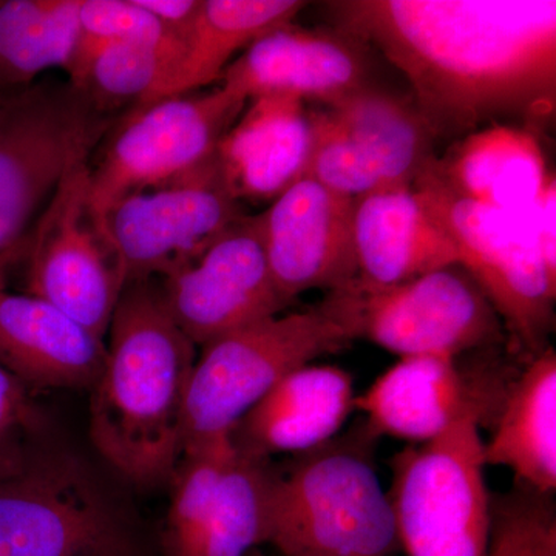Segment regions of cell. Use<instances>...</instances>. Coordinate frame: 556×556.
I'll return each mask as SVG.
<instances>
[{
  "instance_id": "6da1fadb",
  "label": "cell",
  "mask_w": 556,
  "mask_h": 556,
  "mask_svg": "<svg viewBox=\"0 0 556 556\" xmlns=\"http://www.w3.org/2000/svg\"><path fill=\"white\" fill-rule=\"evenodd\" d=\"M338 28L401 70L434 141L496 118L540 124L556 102L555 0H346Z\"/></svg>"
},
{
  "instance_id": "7a4b0ae2",
  "label": "cell",
  "mask_w": 556,
  "mask_h": 556,
  "mask_svg": "<svg viewBox=\"0 0 556 556\" xmlns=\"http://www.w3.org/2000/svg\"><path fill=\"white\" fill-rule=\"evenodd\" d=\"M108 332L91 386V442L131 484H170L195 345L172 318L156 278L124 288Z\"/></svg>"
},
{
  "instance_id": "3957f363",
  "label": "cell",
  "mask_w": 556,
  "mask_h": 556,
  "mask_svg": "<svg viewBox=\"0 0 556 556\" xmlns=\"http://www.w3.org/2000/svg\"><path fill=\"white\" fill-rule=\"evenodd\" d=\"M365 422L274 466L266 544L281 556H391L399 551L390 496Z\"/></svg>"
},
{
  "instance_id": "277c9868",
  "label": "cell",
  "mask_w": 556,
  "mask_h": 556,
  "mask_svg": "<svg viewBox=\"0 0 556 556\" xmlns=\"http://www.w3.org/2000/svg\"><path fill=\"white\" fill-rule=\"evenodd\" d=\"M0 556H148L134 518L72 453L31 447L0 467Z\"/></svg>"
},
{
  "instance_id": "5b68a950",
  "label": "cell",
  "mask_w": 556,
  "mask_h": 556,
  "mask_svg": "<svg viewBox=\"0 0 556 556\" xmlns=\"http://www.w3.org/2000/svg\"><path fill=\"white\" fill-rule=\"evenodd\" d=\"M354 340L331 294L311 308L277 314L212 340L190 375L182 453L229 437L241 417L289 372Z\"/></svg>"
},
{
  "instance_id": "8992f818",
  "label": "cell",
  "mask_w": 556,
  "mask_h": 556,
  "mask_svg": "<svg viewBox=\"0 0 556 556\" xmlns=\"http://www.w3.org/2000/svg\"><path fill=\"white\" fill-rule=\"evenodd\" d=\"M73 84L46 80L0 98V288L61 179L109 129Z\"/></svg>"
},
{
  "instance_id": "52a82bcc",
  "label": "cell",
  "mask_w": 556,
  "mask_h": 556,
  "mask_svg": "<svg viewBox=\"0 0 556 556\" xmlns=\"http://www.w3.org/2000/svg\"><path fill=\"white\" fill-rule=\"evenodd\" d=\"M413 189L455 244L457 265L495 308L508 351L527 364L551 346L556 268L544 257L527 212L515 214L463 199L427 169Z\"/></svg>"
},
{
  "instance_id": "ba28073f",
  "label": "cell",
  "mask_w": 556,
  "mask_h": 556,
  "mask_svg": "<svg viewBox=\"0 0 556 556\" xmlns=\"http://www.w3.org/2000/svg\"><path fill=\"white\" fill-rule=\"evenodd\" d=\"M399 548L407 556H486L492 493L485 484L484 439L460 424L426 444L407 445L391 460Z\"/></svg>"
},
{
  "instance_id": "9c48e42d",
  "label": "cell",
  "mask_w": 556,
  "mask_h": 556,
  "mask_svg": "<svg viewBox=\"0 0 556 556\" xmlns=\"http://www.w3.org/2000/svg\"><path fill=\"white\" fill-rule=\"evenodd\" d=\"M507 346L463 356L399 357L364 391L356 409L376 438L426 444L460 424L492 431L525 368Z\"/></svg>"
},
{
  "instance_id": "30bf717a",
  "label": "cell",
  "mask_w": 556,
  "mask_h": 556,
  "mask_svg": "<svg viewBox=\"0 0 556 556\" xmlns=\"http://www.w3.org/2000/svg\"><path fill=\"white\" fill-rule=\"evenodd\" d=\"M25 294L46 300L105 340L126 288L115 243L90 195L89 159L76 161L33 225Z\"/></svg>"
},
{
  "instance_id": "8fae6325",
  "label": "cell",
  "mask_w": 556,
  "mask_h": 556,
  "mask_svg": "<svg viewBox=\"0 0 556 556\" xmlns=\"http://www.w3.org/2000/svg\"><path fill=\"white\" fill-rule=\"evenodd\" d=\"M357 339L399 357L463 356L508 348L503 321L463 266L433 270L396 287L356 281L329 292Z\"/></svg>"
},
{
  "instance_id": "7c38bea8",
  "label": "cell",
  "mask_w": 556,
  "mask_h": 556,
  "mask_svg": "<svg viewBox=\"0 0 556 556\" xmlns=\"http://www.w3.org/2000/svg\"><path fill=\"white\" fill-rule=\"evenodd\" d=\"M248 101L218 87L131 109L90 166V195L102 218L124 197L166 185L208 163Z\"/></svg>"
},
{
  "instance_id": "4fadbf2b",
  "label": "cell",
  "mask_w": 556,
  "mask_h": 556,
  "mask_svg": "<svg viewBox=\"0 0 556 556\" xmlns=\"http://www.w3.org/2000/svg\"><path fill=\"white\" fill-rule=\"evenodd\" d=\"M241 215L214 156L166 185L124 197L104 219L127 287L193 262Z\"/></svg>"
},
{
  "instance_id": "5bb4252c",
  "label": "cell",
  "mask_w": 556,
  "mask_h": 556,
  "mask_svg": "<svg viewBox=\"0 0 556 556\" xmlns=\"http://www.w3.org/2000/svg\"><path fill=\"white\" fill-rule=\"evenodd\" d=\"M159 285L172 318L195 346L292 305L270 273L258 215H241L200 257Z\"/></svg>"
},
{
  "instance_id": "9a60e30c",
  "label": "cell",
  "mask_w": 556,
  "mask_h": 556,
  "mask_svg": "<svg viewBox=\"0 0 556 556\" xmlns=\"http://www.w3.org/2000/svg\"><path fill=\"white\" fill-rule=\"evenodd\" d=\"M369 46L340 28H273L230 62L222 86L251 101L298 98L329 105L369 89Z\"/></svg>"
},
{
  "instance_id": "2e32d148",
  "label": "cell",
  "mask_w": 556,
  "mask_h": 556,
  "mask_svg": "<svg viewBox=\"0 0 556 556\" xmlns=\"http://www.w3.org/2000/svg\"><path fill=\"white\" fill-rule=\"evenodd\" d=\"M354 201L303 177L258 215L270 273L294 303L303 292L350 287L357 280Z\"/></svg>"
},
{
  "instance_id": "e0dca14e",
  "label": "cell",
  "mask_w": 556,
  "mask_h": 556,
  "mask_svg": "<svg viewBox=\"0 0 556 556\" xmlns=\"http://www.w3.org/2000/svg\"><path fill=\"white\" fill-rule=\"evenodd\" d=\"M356 388L346 369L309 364L289 372L241 417L229 433L232 448L252 459L302 455L327 444L356 412Z\"/></svg>"
},
{
  "instance_id": "ac0fdd59",
  "label": "cell",
  "mask_w": 556,
  "mask_h": 556,
  "mask_svg": "<svg viewBox=\"0 0 556 556\" xmlns=\"http://www.w3.org/2000/svg\"><path fill=\"white\" fill-rule=\"evenodd\" d=\"M313 148L314 121L306 102L260 97L248 101L215 156L237 200L273 203L306 177Z\"/></svg>"
},
{
  "instance_id": "d6986e66",
  "label": "cell",
  "mask_w": 556,
  "mask_h": 556,
  "mask_svg": "<svg viewBox=\"0 0 556 556\" xmlns=\"http://www.w3.org/2000/svg\"><path fill=\"white\" fill-rule=\"evenodd\" d=\"M356 285L380 289L457 265L455 244L413 186L354 201Z\"/></svg>"
},
{
  "instance_id": "ffe728a7",
  "label": "cell",
  "mask_w": 556,
  "mask_h": 556,
  "mask_svg": "<svg viewBox=\"0 0 556 556\" xmlns=\"http://www.w3.org/2000/svg\"><path fill=\"white\" fill-rule=\"evenodd\" d=\"M104 342L46 300L0 288V367L25 387L91 388Z\"/></svg>"
},
{
  "instance_id": "44dd1931",
  "label": "cell",
  "mask_w": 556,
  "mask_h": 556,
  "mask_svg": "<svg viewBox=\"0 0 556 556\" xmlns=\"http://www.w3.org/2000/svg\"><path fill=\"white\" fill-rule=\"evenodd\" d=\"M427 170L463 199L515 214L530 211L554 179L535 135L504 124L460 138Z\"/></svg>"
},
{
  "instance_id": "7402d4cb",
  "label": "cell",
  "mask_w": 556,
  "mask_h": 556,
  "mask_svg": "<svg viewBox=\"0 0 556 556\" xmlns=\"http://www.w3.org/2000/svg\"><path fill=\"white\" fill-rule=\"evenodd\" d=\"M318 112L382 189L415 185L437 159L434 139L415 105L375 87L320 105Z\"/></svg>"
},
{
  "instance_id": "603a6c76",
  "label": "cell",
  "mask_w": 556,
  "mask_h": 556,
  "mask_svg": "<svg viewBox=\"0 0 556 556\" xmlns=\"http://www.w3.org/2000/svg\"><path fill=\"white\" fill-rule=\"evenodd\" d=\"M485 467H504L514 484L540 495L556 490V353L547 346L527 362L508 391L492 437L484 441Z\"/></svg>"
},
{
  "instance_id": "cb8c5ba5",
  "label": "cell",
  "mask_w": 556,
  "mask_h": 556,
  "mask_svg": "<svg viewBox=\"0 0 556 556\" xmlns=\"http://www.w3.org/2000/svg\"><path fill=\"white\" fill-rule=\"evenodd\" d=\"M306 5L300 0H201L185 51L153 102L222 80L236 54L273 28L294 22Z\"/></svg>"
},
{
  "instance_id": "d4e9b609",
  "label": "cell",
  "mask_w": 556,
  "mask_h": 556,
  "mask_svg": "<svg viewBox=\"0 0 556 556\" xmlns=\"http://www.w3.org/2000/svg\"><path fill=\"white\" fill-rule=\"evenodd\" d=\"M80 0H0V91L67 70L79 38Z\"/></svg>"
},
{
  "instance_id": "484cf974",
  "label": "cell",
  "mask_w": 556,
  "mask_h": 556,
  "mask_svg": "<svg viewBox=\"0 0 556 556\" xmlns=\"http://www.w3.org/2000/svg\"><path fill=\"white\" fill-rule=\"evenodd\" d=\"M274 464L233 450L197 556H248L266 544Z\"/></svg>"
},
{
  "instance_id": "4316f807",
  "label": "cell",
  "mask_w": 556,
  "mask_h": 556,
  "mask_svg": "<svg viewBox=\"0 0 556 556\" xmlns=\"http://www.w3.org/2000/svg\"><path fill=\"white\" fill-rule=\"evenodd\" d=\"M233 448L229 437L182 453L170 481L164 556H197Z\"/></svg>"
},
{
  "instance_id": "83f0119b",
  "label": "cell",
  "mask_w": 556,
  "mask_h": 556,
  "mask_svg": "<svg viewBox=\"0 0 556 556\" xmlns=\"http://www.w3.org/2000/svg\"><path fill=\"white\" fill-rule=\"evenodd\" d=\"M170 62L150 47L105 42L78 87L101 113L152 104L170 73Z\"/></svg>"
},
{
  "instance_id": "f1b7e54d",
  "label": "cell",
  "mask_w": 556,
  "mask_h": 556,
  "mask_svg": "<svg viewBox=\"0 0 556 556\" xmlns=\"http://www.w3.org/2000/svg\"><path fill=\"white\" fill-rule=\"evenodd\" d=\"M486 556H556L554 496L514 484L492 496V536Z\"/></svg>"
},
{
  "instance_id": "f546056e",
  "label": "cell",
  "mask_w": 556,
  "mask_h": 556,
  "mask_svg": "<svg viewBox=\"0 0 556 556\" xmlns=\"http://www.w3.org/2000/svg\"><path fill=\"white\" fill-rule=\"evenodd\" d=\"M79 25L80 35L89 38L150 47L163 54L172 68L185 51V43L137 0H80Z\"/></svg>"
},
{
  "instance_id": "4dcf8cb0",
  "label": "cell",
  "mask_w": 556,
  "mask_h": 556,
  "mask_svg": "<svg viewBox=\"0 0 556 556\" xmlns=\"http://www.w3.org/2000/svg\"><path fill=\"white\" fill-rule=\"evenodd\" d=\"M27 391L20 379L0 367V441L14 428L30 427L35 420Z\"/></svg>"
},
{
  "instance_id": "1f68e13d",
  "label": "cell",
  "mask_w": 556,
  "mask_h": 556,
  "mask_svg": "<svg viewBox=\"0 0 556 556\" xmlns=\"http://www.w3.org/2000/svg\"><path fill=\"white\" fill-rule=\"evenodd\" d=\"M137 2L182 43L188 39L201 9V0H137Z\"/></svg>"
},
{
  "instance_id": "d6a6232c",
  "label": "cell",
  "mask_w": 556,
  "mask_h": 556,
  "mask_svg": "<svg viewBox=\"0 0 556 556\" xmlns=\"http://www.w3.org/2000/svg\"><path fill=\"white\" fill-rule=\"evenodd\" d=\"M248 556H266V555L263 554V552L260 551V548H257V551L251 552V554H249Z\"/></svg>"
},
{
  "instance_id": "836d02e7",
  "label": "cell",
  "mask_w": 556,
  "mask_h": 556,
  "mask_svg": "<svg viewBox=\"0 0 556 556\" xmlns=\"http://www.w3.org/2000/svg\"><path fill=\"white\" fill-rule=\"evenodd\" d=\"M3 94H5V93H2V91H0V98H2V97H3Z\"/></svg>"
}]
</instances>
